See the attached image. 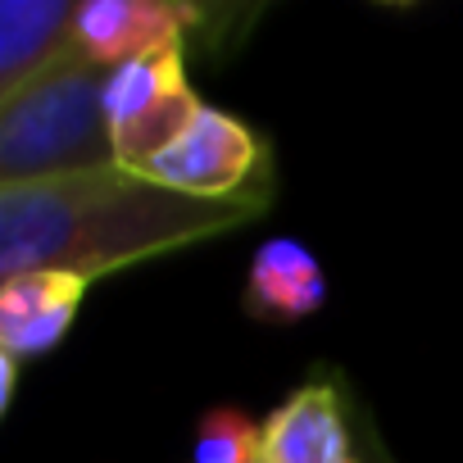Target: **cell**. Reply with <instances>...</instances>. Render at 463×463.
Here are the masks:
<instances>
[{
  "instance_id": "cell-1",
  "label": "cell",
  "mask_w": 463,
  "mask_h": 463,
  "mask_svg": "<svg viewBox=\"0 0 463 463\" xmlns=\"http://www.w3.org/2000/svg\"><path fill=\"white\" fill-rule=\"evenodd\" d=\"M269 204L273 191L200 200L118 164L0 186V278L60 269L100 282L109 273L218 241L255 222Z\"/></svg>"
},
{
  "instance_id": "cell-2",
  "label": "cell",
  "mask_w": 463,
  "mask_h": 463,
  "mask_svg": "<svg viewBox=\"0 0 463 463\" xmlns=\"http://www.w3.org/2000/svg\"><path fill=\"white\" fill-rule=\"evenodd\" d=\"M109 69L87 55L0 100V186L51 182L114 164L105 118Z\"/></svg>"
},
{
  "instance_id": "cell-3",
  "label": "cell",
  "mask_w": 463,
  "mask_h": 463,
  "mask_svg": "<svg viewBox=\"0 0 463 463\" xmlns=\"http://www.w3.org/2000/svg\"><path fill=\"white\" fill-rule=\"evenodd\" d=\"M146 177L200 200H237L255 191H278L269 141L218 105H200L191 128L146 164Z\"/></svg>"
},
{
  "instance_id": "cell-4",
  "label": "cell",
  "mask_w": 463,
  "mask_h": 463,
  "mask_svg": "<svg viewBox=\"0 0 463 463\" xmlns=\"http://www.w3.org/2000/svg\"><path fill=\"white\" fill-rule=\"evenodd\" d=\"M264 463H359V395L318 368L264 418Z\"/></svg>"
},
{
  "instance_id": "cell-5",
  "label": "cell",
  "mask_w": 463,
  "mask_h": 463,
  "mask_svg": "<svg viewBox=\"0 0 463 463\" xmlns=\"http://www.w3.org/2000/svg\"><path fill=\"white\" fill-rule=\"evenodd\" d=\"M200 24L204 10L182 0H87L78 5V51L100 69H118L146 55L182 51Z\"/></svg>"
},
{
  "instance_id": "cell-6",
  "label": "cell",
  "mask_w": 463,
  "mask_h": 463,
  "mask_svg": "<svg viewBox=\"0 0 463 463\" xmlns=\"http://www.w3.org/2000/svg\"><path fill=\"white\" fill-rule=\"evenodd\" d=\"M87 291H91L87 278L60 269L0 278V350L14 354L19 364L60 350V341L78 323Z\"/></svg>"
},
{
  "instance_id": "cell-7",
  "label": "cell",
  "mask_w": 463,
  "mask_h": 463,
  "mask_svg": "<svg viewBox=\"0 0 463 463\" xmlns=\"http://www.w3.org/2000/svg\"><path fill=\"white\" fill-rule=\"evenodd\" d=\"M78 55V5L0 0V100L51 78Z\"/></svg>"
},
{
  "instance_id": "cell-8",
  "label": "cell",
  "mask_w": 463,
  "mask_h": 463,
  "mask_svg": "<svg viewBox=\"0 0 463 463\" xmlns=\"http://www.w3.org/2000/svg\"><path fill=\"white\" fill-rule=\"evenodd\" d=\"M327 305V273L318 264V255L296 241V237H269L250 269H246V291H241V309L255 323H305Z\"/></svg>"
},
{
  "instance_id": "cell-9",
  "label": "cell",
  "mask_w": 463,
  "mask_h": 463,
  "mask_svg": "<svg viewBox=\"0 0 463 463\" xmlns=\"http://www.w3.org/2000/svg\"><path fill=\"white\" fill-rule=\"evenodd\" d=\"M191 82H186L182 51H164V55H146V60H132V64L109 69V78H105V118H109V132L128 128L132 118L150 114L155 105L173 100Z\"/></svg>"
},
{
  "instance_id": "cell-10",
  "label": "cell",
  "mask_w": 463,
  "mask_h": 463,
  "mask_svg": "<svg viewBox=\"0 0 463 463\" xmlns=\"http://www.w3.org/2000/svg\"><path fill=\"white\" fill-rule=\"evenodd\" d=\"M359 463H400L391 449H386V440H382V431H377V418H373V409L359 400Z\"/></svg>"
},
{
  "instance_id": "cell-11",
  "label": "cell",
  "mask_w": 463,
  "mask_h": 463,
  "mask_svg": "<svg viewBox=\"0 0 463 463\" xmlns=\"http://www.w3.org/2000/svg\"><path fill=\"white\" fill-rule=\"evenodd\" d=\"M19 359L14 354H5V350H0V413H5L10 404H14V391H19Z\"/></svg>"
}]
</instances>
